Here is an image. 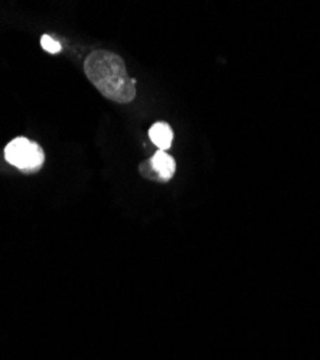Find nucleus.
Segmentation results:
<instances>
[{"label": "nucleus", "mask_w": 320, "mask_h": 360, "mask_svg": "<svg viewBox=\"0 0 320 360\" xmlns=\"http://www.w3.org/2000/svg\"><path fill=\"white\" fill-rule=\"evenodd\" d=\"M84 72L103 97L119 104L134 100L137 81L129 77L123 58L117 53L105 49L91 52L84 63Z\"/></svg>", "instance_id": "obj_1"}, {"label": "nucleus", "mask_w": 320, "mask_h": 360, "mask_svg": "<svg viewBox=\"0 0 320 360\" xmlns=\"http://www.w3.org/2000/svg\"><path fill=\"white\" fill-rule=\"evenodd\" d=\"M5 159L12 166L26 173H35L42 167L45 153L38 143L27 140L26 137H16L8 143L5 148Z\"/></svg>", "instance_id": "obj_2"}, {"label": "nucleus", "mask_w": 320, "mask_h": 360, "mask_svg": "<svg viewBox=\"0 0 320 360\" xmlns=\"http://www.w3.org/2000/svg\"><path fill=\"white\" fill-rule=\"evenodd\" d=\"M151 162H152L153 170L160 179V182H169V180L173 177L174 172H177V162H174V159L170 155H167L166 152H162V150H159V152L153 155Z\"/></svg>", "instance_id": "obj_3"}, {"label": "nucleus", "mask_w": 320, "mask_h": 360, "mask_svg": "<svg viewBox=\"0 0 320 360\" xmlns=\"http://www.w3.org/2000/svg\"><path fill=\"white\" fill-rule=\"evenodd\" d=\"M149 137L152 140V143L159 147V150H162V152H165V150H167L170 146H172V141H173V130L172 127L165 123V122H159V123H155L151 130H149Z\"/></svg>", "instance_id": "obj_4"}, {"label": "nucleus", "mask_w": 320, "mask_h": 360, "mask_svg": "<svg viewBox=\"0 0 320 360\" xmlns=\"http://www.w3.org/2000/svg\"><path fill=\"white\" fill-rule=\"evenodd\" d=\"M41 45H42V48H44L46 52H49V53H60L61 49H63L61 44L56 42L55 39H52L49 35H44V37L41 38Z\"/></svg>", "instance_id": "obj_5"}, {"label": "nucleus", "mask_w": 320, "mask_h": 360, "mask_svg": "<svg viewBox=\"0 0 320 360\" xmlns=\"http://www.w3.org/2000/svg\"><path fill=\"white\" fill-rule=\"evenodd\" d=\"M139 172L143 177L146 179H151V180H156V182H160L159 176L156 174V172L153 170V166H152V162L151 160H146L143 162L140 166H139Z\"/></svg>", "instance_id": "obj_6"}]
</instances>
